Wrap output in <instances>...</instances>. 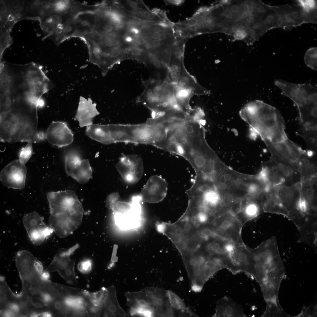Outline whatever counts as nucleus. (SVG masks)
Segmentation results:
<instances>
[{
  "mask_svg": "<svg viewBox=\"0 0 317 317\" xmlns=\"http://www.w3.org/2000/svg\"><path fill=\"white\" fill-rule=\"evenodd\" d=\"M216 252L218 254H220L223 252V249L220 247L216 249Z\"/></svg>",
  "mask_w": 317,
  "mask_h": 317,
  "instance_id": "de8ad7c7",
  "label": "nucleus"
},
{
  "mask_svg": "<svg viewBox=\"0 0 317 317\" xmlns=\"http://www.w3.org/2000/svg\"><path fill=\"white\" fill-rule=\"evenodd\" d=\"M176 84L191 91L194 95H202L209 94L210 91L199 84L195 78L187 71L184 65L183 60L181 63L178 77Z\"/></svg>",
  "mask_w": 317,
  "mask_h": 317,
  "instance_id": "6ab92c4d",
  "label": "nucleus"
},
{
  "mask_svg": "<svg viewBox=\"0 0 317 317\" xmlns=\"http://www.w3.org/2000/svg\"><path fill=\"white\" fill-rule=\"evenodd\" d=\"M46 139L53 145L63 147L72 142L73 134L65 122H53L47 130Z\"/></svg>",
  "mask_w": 317,
  "mask_h": 317,
  "instance_id": "dca6fc26",
  "label": "nucleus"
},
{
  "mask_svg": "<svg viewBox=\"0 0 317 317\" xmlns=\"http://www.w3.org/2000/svg\"><path fill=\"white\" fill-rule=\"evenodd\" d=\"M37 137L39 142L43 141L46 139V133L42 131H39L37 134Z\"/></svg>",
  "mask_w": 317,
  "mask_h": 317,
  "instance_id": "c03bdc74",
  "label": "nucleus"
},
{
  "mask_svg": "<svg viewBox=\"0 0 317 317\" xmlns=\"http://www.w3.org/2000/svg\"><path fill=\"white\" fill-rule=\"evenodd\" d=\"M274 84L297 106L299 125L317 130V88L308 83L297 84L281 80H276Z\"/></svg>",
  "mask_w": 317,
  "mask_h": 317,
  "instance_id": "39448f33",
  "label": "nucleus"
},
{
  "mask_svg": "<svg viewBox=\"0 0 317 317\" xmlns=\"http://www.w3.org/2000/svg\"><path fill=\"white\" fill-rule=\"evenodd\" d=\"M129 33L132 34L135 36H138L141 35V29L135 26H131L129 28Z\"/></svg>",
  "mask_w": 317,
  "mask_h": 317,
  "instance_id": "e433bc0d",
  "label": "nucleus"
},
{
  "mask_svg": "<svg viewBox=\"0 0 317 317\" xmlns=\"http://www.w3.org/2000/svg\"><path fill=\"white\" fill-rule=\"evenodd\" d=\"M299 6L302 10L308 14L316 13L314 12L316 9V1L314 0H298Z\"/></svg>",
  "mask_w": 317,
  "mask_h": 317,
  "instance_id": "2f4dec72",
  "label": "nucleus"
},
{
  "mask_svg": "<svg viewBox=\"0 0 317 317\" xmlns=\"http://www.w3.org/2000/svg\"><path fill=\"white\" fill-rule=\"evenodd\" d=\"M41 278L42 280L44 281H47L49 280L50 275L48 271L45 270L41 275Z\"/></svg>",
  "mask_w": 317,
  "mask_h": 317,
  "instance_id": "79ce46f5",
  "label": "nucleus"
},
{
  "mask_svg": "<svg viewBox=\"0 0 317 317\" xmlns=\"http://www.w3.org/2000/svg\"><path fill=\"white\" fill-rule=\"evenodd\" d=\"M214 247L215 249H217V248L220 247V245L218 243H216L214 244Z\"/></svg>",
  "mask_w": 317,
  "mask_h": 317,
  "instance_id": "8fccbe9b",
  "label": "nucleus"
},
{
  "mask_svg": "<svg viewBox=\"0 0 317 317\" xmlns=\"http://www.w3.org/2000/svg\"><path fill=\"white\" fill-rule=\"evenodd\" d=\"M109 136L114 142L131 143L130 138L125 129L124 125L108 124Z\"/></svg>",
  "mask_w": 317,
  "mask_h": 317,
  "instance_id": "b1692460",
  "label": "nucleus"
},
{
  "mask_svg": "<svg viewBox=\"0 0 317 317\" xmlns=\"http://www.w3.org/2000/svg\"><path fill=\"white\" fill-rule=\"evenodd\" d=\"M32 143H28L22 147L19 152V160L22 163L25 164L30 159L33 154Z\"/></svg>",
  "mask_w": 317,
  "mask_h": 317,
  "instance_id": "7c9ffc66",
  "label": "nucleus"
},
{
  "mask_svg": "<svg viewBox=\"0 0 317 317\" xmlns=\"http://www.w3.org/2000/svg\"><path fill=\"white\" fill-rule=\"evenodd\" d=\"M166 1L168 3L171 4H173L176 5H178L180 4L183 2V1L181 0H168Z\"/></svg>",
  "mask_w": 317,
  "mask_h": 317,
  "instance_id": "49530a36",
  "label": "nucleus"
},
{
  "mask_svg": "<svg viewBox=\"0 0 317 317\" xmlns=\"http://www.w3.org/2000/svg\"><path fill=\"white\" fill-rule=\"evenodd\" d=\"M107 207L115 213L124 214L131 211L132 205L131 203L117 201L111 203Z\"/></svg>",
  "mask_w": 317,
  "mask_h": 317,
  "instance_id": "c85d7f7f",
  "label": "nucleus"
},
{
  "mask_svg": "<svg viewBox=\"0 0 317 317\" xmlns=\"http://www.w3.org/2000/svg\"><path fill=\"white\" fill-rule=\"evenodd\" d=\"M304 61L307 65L312 70H317V48L309 49L304 56Z\"/></svg>",
  "mask_w": 317,
  "mask_h": 317,
  "instance_id": "c756f323",
  "label": "nucleus"
},
{
  "mask_svg": "<svg viewBox=\"0 0 317 317\" xmlns=\"http://www.w3.org/2000/svg\"><path fill=\"white\" fill-rule=\"evenodd\" d=\"M168 183L161 177L154 175L150 177L141 190L140 195L141 202L156 203L162 200L166 197Z\"/></svg>",
  "mask_w": 317,
  "mask_h": 317,
  "instance_id": "4468645a",
  "label": "nucleus"
},
{
  "mask_svg": "<svg viewBox=\"0 0 317 317\" xmlns=\"http://www.w3.org/2000/svg\"><path fill=\"white\" fill-rule=\"evenodd\" d=\"M99 5L100 4L94 5H89L80 3L78 1L72 0L70 5L66 11L70 15L75 17L81 13L97 12Z\"/></svg>",
  "mask_w": 317,
  "mask_h": 317,
  "instance_id": "a878e982",
  "label": "nucleus"
},
{
  "mask_svg": "<svg viewBox=\"0 0 317 317\" xmlns=\"http://www.w3.org/2000/svg\"><path fill=\"white\" fill-rule=\"evenodd\" d=\"M128 2L129 6L130 8L132 9V11L137 10L139 9L138 5L139 3H138V1H129Z\"/></svg>",
  "mask_w": 317,
  "mask_h": 317,
  "instance_id": "a19ab883",
  "label": "nucleus"
},
{
  "mask_svg": "<svg viewBox=\"0 0 317 317\" xmlns=\"http://www.w3.org/2000/svg\"><path fill=\"white\" fill-rule=\"evenodd\" d=\"M233 36L235 40H244L247 36V28L239 27L234 29Z\"/></svg>",
  "mask_w": 317,
  "mask_h": 317,
  "instance_id": "473e14b6",
  "label": "nucleus"
},
{
  "mask_svg": "<svg viewBox=\"0 0 317 317\" xmlns=\"http://www.w3.org/2000/svg\"><path fill=\"white\" fill-rule=\"evenodd\" d=\"M43 217L36 212L25 214L23 218L24 227L31 242L35 245L41 244L53 232L46 225Z\"/></svg>",
  "mask_w": 317,
  "mask_h": 317,
  "instance_id": "9d476101",
  "label": "nucleus"
},
{
  "mask_svg": "<svg viewBox=\"0 0 317 317\" xmlns=\"http://www.w3.org/2000/svg\"><path fill=\"white\" fill-rule=\"evenodd\" d=\"M314 193V190L312 188H308L306 189L305 192L306 197L307 199L310 201L313 197Z\"/></svg>",
  "mask_w": 317,
  "mask_h": 317,
  "instance_id": "58836bf2",
  "label": "nucleus"
},
{
  "mask_svg": "<svg viewBox=\"0 0 317 317\" xmlns=\"http://www.w3.org/2000/svg\"><path fill=\"white\" fill-rule=\"evenodd\" d=\"M303 183L304 186H309L313 185L314 183V181L313 178L311 177L305 179Z\"/></svg>",
  "mask_w": 317,
  "mask_h": 317,
  "instance_id": "37998d69",
  "label": "nucleus"
},
{
  "mask_svg": "<svg viewBox=\"0 0 317 317\" xmlns=\"http://www.w3.org/2000/svg\"><path fill=\"white\" fill-rule=\"evenodd\" d=\"M85 132L90 138L103 144L114 143L109 135L108 124H92L86 127Z\"/></svg>",
  "mask_w": 317,
  "mask_h": 317,
  "instance_id": "412c9836",
  "label": "nucleus"
},
{
  "mask_svg": "<svg viewBox=\"0 0 317 317\" xmlns=\"http://www.w3.org/2000/svg\"><path fill=\"white\" fill-rule=\"evenodd\" d=\"M96 12H87L80 13L75 17L76 31L74 37L81 38L93 30L98 17Z\"/></svg>",
  "mask_w": 317,
  "mask_h": 317,
  "instance_id": "aec40b11",
  "label": "nucleus"
},
{
  "mask_svg": "<svg viewBox=\"0 0 317 317\" xmlns=\"http://www.w3.org/2000/svg\"><path fill=\"white\" fill-rule=\"evenodd\" d=\"M239 115L249 127L250 136H259L263 142H280L288 138L284 120L275 107L259 100L251 101L240 110Z\"/></svg>",
  "mask_w": 317,
  "mask_h": 317,
  "instance_id": "f03ea898",
  "label": "nucleus"
},
{
  "mask_svg": "<svg viewBox=\"0 0 317 317\" xmlns=\"http://www.w3.org/2000/svg\"><path fill=\"white\" fill-rule=\"evenodd\" d=\"M125 130L131 143L153 145L157 132L156 126L146 123L136 124L124 125Z\"/></svg>",
  "mask_w": 317,
  "mask_h": 317,
  "instance_id": "2eb2a0df",
  "label": "nucleus"
},
{
  "mask_svg": "<svg viewBox=\"0 0 317 317\" xmlns=\"http://www.w3.org/2000/svg\"><path fill=\"white\" fill-rule=\"evenodd\" d=\"M144 85L145 89L137 101L151 111H163L176 105L173 84L168 77L162 80L150 78Z\"/></svg>",
  "mask_w": 317,
  "mask_h": 317,
  "instance_id": "423d86ee",
  "label": "nucleus"
},
{
  "mask_svg": "<svg viewBox=\"0 0 317 317\" xmlns=\"http://www.w3.org/2000/svg\"><path fill=\"white\" fill-rule=\"evenodd\" d=\"M252 258L250 277L259 284L265 301L277 300L285 271L275 239L272 238L268 247Z\"/></svg>",
  "mask_w": 317,
  "mask_h": 317,
  "instance_id": "20e7f679",
  "label": "nucleus"
},
{
  "mask_svg": "<svg viewBox=\"0 0 317 317\" xmlns=\"http://www.w3.org/2000/svg\"><path fill=\"white\" fill-rule=\"evenodd\" d=\"M47 196L50 215L71 213L82 205L75 193L71 190L48 192Z\"/></svg>",
  "mask_w": 317,
  "mask_h": 317,
  "instance_id": "1a4fd4ad",
  "label": "nucleus"
},
{
  "mask_svg": "<svg viewBox=\"0 0 317 317\" xmlns=\"http://www.w3.org/2000/svg\"><path fill=\"white\" fill-rule=\"evenodd\" d=\"M24 69L22 74L28 100L38 106L42 100V96L48 90L49 79L42 67L34 63L25 65Z\"/></svg>",
  "mask_w": 317,
  "mask_h": 317,
  "instance_id": "0eeeda50",
  "label": "nucleus"
},
{
  "mask_svg": "<svg viewBox=\"0 0 317 317\" xmlns=\"http://www.w3.org/2000/svg\"><path fill=\"white\" fill-rule=\"evenodd\" d=\"M119 198V195L117 192H114L109 195L106 199V205L108 207L111 203L117 201Z\"/></svg>",
  "mask_w": 317,
  "mask_h": 317,
  "instance_id": "f704fd0d",
  "label": "nucleus"
},
{
  "mask_svg": "<svg viewBox=\"0 0 317 317\" xmlns=\"http://www.w3.org/2000/svg\"><path fill=\"white\" fill-rule=\"evenodd\" d=\"M230 226V222L227 221H224L222 222L221 224L222 227L224 229L226 230L228 229Z\"/></svg>",
  "mask_w": 317,
  "mask_h": 317,
  "instance_id": "a18cd8bd",
  "label": "nucleus"
},
{
  "mask_svg": "<svg viewBox=\"0 0 317 317\" xmlns=\"http://www.w3.org/2000/svg\"><path fill=\"white\" fill-rule=\"evenodd\" d=\"M135 37L132 34L129 33L124 35L123 38V41L125 43L131 44L134 43L135 40Z\"/></svg>",
  "mask_w": 317,
  "mask_h": 317,
  "instance_id": "c9c22d12",
  "label": "nucleus"
},
{
  "mask_svg": "<svg viewBox=\"0 0 317 317\" xmlns=\"http://www.w3.org/2000/svg\"><path fill=\"white\" fill-rule=\"evenodd\" d=\"M37 108L23 100H16L9 111L0 114V141L39 142Z\"/></svg>",
  "mask_w": 317,
  "mask_h": 317,
  "instance_id": "7ed1b4c3",
  "label": "nucleus"
},
{
  "mask_svg": "<svg viewBox=\"0 0 317 317\" xmlns=\"http://www.w3.org/2000/svg\"><path fill=\"white\" fill-rule=\"evenodd\" d=\"M271 154V158L276 162L291 167L297 171L303 150L288 138L279 142H264Z\"/></svg>",
  "mask_w": 317,
  "mask_h": 317,
  "instance_id": "6e6552de",
  "label": "nucleus"
},
{
  "mask_svg": "<svg viewBox=\"0 0 317 317\" xmlns=\"http://www.w3.org/2000/svg\"><path fill=\"white\" fill-rule=\"evenodd\" d=\"M35 267L37 272L39 274L41 275L43 272V267L42 263L36 259L35 262Z\"/></svg>",
  "mask_w": 317,
  "mask_h": 317,
  "instance_id": "4c0bfd02",
  "label": "nucleus"
},
{
  "mask_svg": "<svg viewBox=\"0 0 317 317\" xmlns=\"http://www.w3.org/2000/svg\"><path fill=\"white\" fill-rule=\"evenodd\" d=\"M204 118L189 116L176 119L165 129L162 149L185 158L208 144Z\"/></svg>",
  "mask_w": 317,
  "mask_h": 317,
  "instance_id": "f257e3e1",
  "label": "nucleus"
},
{
  "mask_svg": "<svg viewBox=\"0 0 317 317\" xmlns=\"http://www.w3.org/2000/svg\"><path fill=\"white\" fill-rule=\"evenodd\" d=\"M173 84L174 96L178 106L181 110L185 112H192L194 109L190 107L189 102L194 94L188 89L176 83Z\"/></svg>",
  "mask_w": 317,
  "mask_h": 317,
  "instance_id": "4be33fe9",
  "label": "nucleus"
},
{
  "mask_svg": "<svg viewBox=\"0 0 317 317\" xmlns=\"http://www.w3.org/2000/svg\"><path fill=\"white\" fill-rule=\"evenodd\" d=\"M317 132L316 130L306 129L299 125L296 133L304 139L309 150L315 152L317 151Z\"/></svg>",
  "mask_w": 317,
  "mask_h": 317,
  "instance_id": "393cba45",
  "label": "nucleus"
},
{
  "mask_svg": "<svg viewBox=\"0 0 317 317\" xmlns=\"http://www.w3.org/2000/svg\"><path fill=\"white\" fill-rule=\"evenodd\" d=\"M140 213L132 210L124 214L115 213L114 220L116 224L120 228L129 229L138 227L140 223Z\"/></svg>",
  "mask_w": 317,
  "mask_h": 317,
  "instance_id": "5701e85b",
  "label": "nucleus"
},
{
  "mask_svg": "<svg viewBox=\"0 0 317 317\" xmlns=\"http://www.w3.org/2000/svg\"><path fill=\"white\" fill-rule=\"evenodd\" d=\"M92 264L88 260H85L79 263L78 265L79 270L82 273L86 274L89 272L91 269Z\"/></svg>",
  "mask_w": 317,
  "mask_h": 317,
  "instance_id": "72a5a7b5",
  "label": "nucleus"
},
{
  "mask_svg": "<svg viewBox=\"0 0 317 317\" xmlns=\"http://www.w3.org/2000/svg\"><path fill=\"white\" fill-rule=\"evenodd\" d=\"M65 168L68 175L81 184L86 183L92 175L89 160L81 159L78 155L72 152L65 156Z\"/></svg>",
  "mask_w": 317,
  "mask_h": 317,
  "instance_id": "9b49d317",
  "label": "nucleus"
},
{
  "mask_svg": "<svg viewBox=\"0 0 317 317\" xmlns=\"http://www.w3.org/2000/svg\"><path fill=\"white\" fill-rule=\"evenodd\" d=\"M26 173L25 164L19 159L15 160L2 169L0 174V181L6 187L21 189L25 187Z\"/></svg>",
  "mask_w": 317,
  "mask_h": 317,
  "instance_id": "f8f14e48",
  "label": "nucleus"
},
{
  "mask_svg": "<svg viewBox=\"0 0 317 317\" xmlns=\"http://www.w3.org/2000/svg\"><path fill=\"white\" fill-rule=\"evenodd\" d=\"M99 114L96 104L91 99L80 97L75 118L81 127L92 125L94 118Z\"/></svg>",
  "mask_w": 317,
  "mask_h": 317,
  "instance_id": "f3484780",
  "label": "nucleus"
},
{
  "mask_svg": "<svg viewBox=\"0 0 317 317\" xmlns=\"http://www.w3.org/2000/svg\"><path fill=\"white\" fill-rule=\"evenodd\" d=\"M238 259L239 262L242 263L243 264V263H246L247 262L248 259L247 255L244 253L241 252L238 255Z\"/></svg>",
  "mask_w": 317,
  "mask_h": 317,
  "instance_id": "ea45409f",
  "label": "nucleus"
},
{
  "mask_svg": "<svg viewBox=\"0 0 317 317\" xmlns=\"http://www.w3.org/2000/svg\"><path fill=\"white\" fill-rule=\"evenodd\" d=\"M213 317L245 316L242 307L230 297L225 296L217 303L216 311Z\"/></svg>",
  "mask_w": 317,
  "mask_h": 317,
  "instance_id": "a211bd4d",
  "label": "nucleus"
},
{
  "mask_svg": "<svg viewBox=\"0 0 317 317\" xmlns=\"http://www.w3.org/2000/svg\"><path fill=\"white\" fill-rule=\"evenodd\" d=\"M266 311L262 317H290L281 308L280 305H277L271 303H267Z\"/></svg>",
  "mask_w": 317,
  "mask_h": 317,
  "instance_id": "cd10ccee",
  "label": "nucleus"
},
{
  "mask_svg": "<svg viewBox=\"0 0 317 317\" xmlns=\"http://www.w3.org/2000/svg\"><path fill=\"white\" fill-rule=\"evenodd\" d=\"M168 293L170 304L174 310L181 312L183 316L193 315L192 313L188 311L184 302L178 296L170 291H168Z\"/></svg>",
  "mask_w": 317,
  "mask_h": 317,
  "instance_id": "bb28decb",
  "label": "nucleus"
},
{
  "mask_svg": "<svg viewBox=\"0 0 317 317\" xmlns=\"http://www.w3.org/2000/svg\"><path fill=\"white\" fill-rule=\"evenodd\" d=\"M204 233L206 235H208L210 234L211 232L210 230L208 229H206L204 231Z\"/></svg>",
  "mask_w": 317,
  "mask_h": 317,
  "instance_id": "09e8293b",
  "label": "nucleus"
},
{
  "mask_svg": "<svg viewBox=\"0 0 317 317\" xmlns=\"http://www.w3.org/2000/svg\"><path fill=\"white\" fill-rule=\"evenodd\" d=\"M116 167L123 179L130 183L138 182L143 173L142 160L137 155H129L122 157L116 165Z\"/></svg>",
  "mask_w": 317,
  "mask_h": 317,
  "instance_id": "ddd939ff",
  "label": "nucleus"
}]
</instances>
